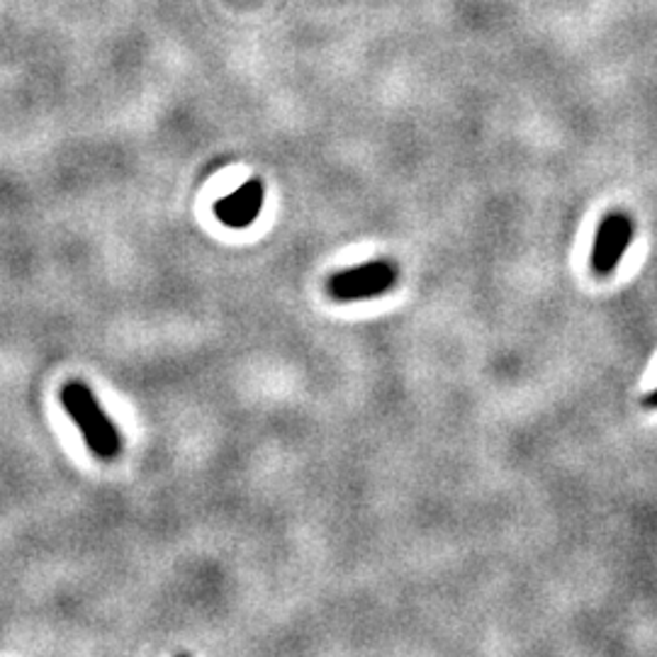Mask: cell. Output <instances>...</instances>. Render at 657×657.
I'll return each mask as SVG.
<instances>
[{"label": "cell", "instance_id": "cell-1", "mask_svg": "<svg viewBox=\"0 0 657 657\" xmlns=\"http://www.w3.org/2000/svg\"><path fill=\"white\" fill-rule=\"evenodd\" d=\"M61 405L73 424L81 429L83 439L98 458L113 461L122 453V437L117 427L100 407L91 387L81 381H71L61 387Z\"/></svg>", "mask_w": 657, "mask_h": 657}, {"label": "cell", "instance_id": "cell-2", "mask_svg": "<svg viewBox=\"0 0 657 657\" xmlns=\"http://www.w3.org/2000/svg\"><path fill=\"white\" fill-rule=\"evenodd\" d=\"M399 281V265L395 261H367L355 269L339 271L329 277V295L339 303L373 299L393 291Z\"/></svg>", "mask_w": 657, "mask_h": 657}, {"label": "cell", "instance_id": "cell-3", "mask_svg": "<svg viewBox=\"0 0 657 657\" xmlns=\"http://www.w3.org/2000/svg\"><path fill=\"white\" fill-rule=\"evenodd\" d=\"M633 241V222L623 213H611L597 229L592 269L597 275H611Z\"/></svg>", "mask_w": 657, "mask_h": 657}, {"label": "cell", "instance_id": "cell-4", "mask_svg": "<svg viewBox=\"0 0 657 657\" xmlns=\"http://www.w3.org/2000/svg\"><path fill=\"white\" fill-rule=\"evenodd\" d=\"M263 195H265L263 183L259 178H253V181L243 183L239 191H234L231 195L222 197L219 203H215V215L222 225H227L231 229L249 227L261 215Z\"/></svg>", "mask_w": 657, "mask_h": 657}, {"label": "cell", "instance_id": "cell-5", "mask_svg": "<svg viewBox=\"0 0 657 657\" xmlns=\"http://www.w3.org/2000/svg\"><path fill=\"white\" fill-rule=\"evenodd\" d=\"M645 407L657 409V389H655V393H650L648 397H645Z\"/></svg>", "mask_w": 657, "mask_h": 657}]
</instances>
